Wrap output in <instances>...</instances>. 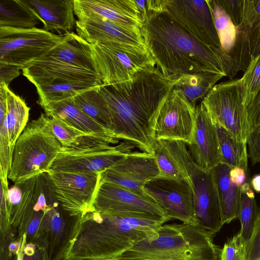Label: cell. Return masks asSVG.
Segmentation results:
<instances>
[{
  "mask_svg": "<svg viewBox=\"0 0 260 260\" xmlns=\"http://www.w3.org/2000/svg\"><path fill=\"white\" fill-rule=\"evenodd\" d=\"M99 87L84 91L72 100L85 114L114 134L112 118L106 102L98 90Z\"/></svg>",
  "mask_w": 260,
  "mask_h": 260,
  "instance_id": "f1b7e54d",
  "label": "cell"
},
{
  "mask_svg": "<svg viewBox=\"0 0 260 260\" xmlns=\"http://www.w3.org/2000/svg\"><path fill=\"white\" fill-rule=\"evenodd\" d=\"M143 189L170 219L196 224L194 192L191 183L158 176L146 182Z\"/></svg>",
  "mask_w": 260,
  "mask_h": 260,
  "instance_id": "9a60e30c",
  "label": "cell"
},
{
  "mask_svg": "<svg viewBox=\"0 0 260 260\" xmlns=\"http://www.w3.org/2000/svg\"><path fill=\"white\" fill-rule=\"evenodd\" d=\"M146 47L164 76L212 72L226 76L217 48L201 41L166 11L150 12L140 27Z\"/></svg>",
  "mask_w": 260,
  "mask_h": 260,
  "instance_id": "7a4b0ae2",
  "label": "cell"
},
{
  "mask_svg": "<svg viewBox=\"0 0 260 260\" xmlns=\"http://www.w3.org/2000/svg\"><path fill=\"white\" fill-rule=\"evenodd\" d=\"M241 200L238 218L241 223L239 232L247 241L252 233L255 223L260 213L257 206L254 193L249 182L241 188Z\"/></svg>",
  "mask_w": 260,
  "mask_h": 260,
  "instance_id": "d590c367",
  "label": "cell"
},
{
  "mask_svg": "<svg viewBox=\"0 0 260 260\" xmlns=\"http://www.w3.org/2000/svg\"><path fill=\"white\" fill-rule=\"evenodd\" d=\"M41 175L19 182L22 190L21 200L16 206L8 211L10 225L14 233L19 238L25 234L34 212Z\"/></svg>",
  "mask_w": 260,
  "mask_h": 260,
  "instance_id": "4316f807",
  "label": "cell"
},
{
  "mask_svg": "<svg viewBox=\"0 0 260 260\" xmlns=\"http://www.w3.org/2000/svg\"><path fill=\"white\" fill-rule=\"evenodd\" d=\"M35 15L49 32H73L76 28L74 0H26Z\"/></svg>",
  "mask_w": 260,
  "mask_h": 260,
  "instance_id": "d4e9b609",
  "label": "cell"
},
{
  "mask_svg": "<svg viewBox=\"0 0 260 260\" xmlns=\"http://www.w3.org/2000/svg\"><path fill=\"white\" fill-rule=\"evenodd\" d=\"M176 81L154 67L142 70L128 81L100 86L98 90L107 104L117 139L152 154L155 119Z\"/></svg>",
  "mask_w": 260,
  "mask_h": 260,
  "instance_id": "6da1fadb",
  "label": "cell"
},
{
  "mask_svg": "<svg viewBox=\"0 0 260 260\" xmlns=\"http://www.w3.org/2000/svg\"><path fill=\"white\" fill-rule=\"evenodd\" d=\"M56 201L44 212L35 241L48 260H62L76 233L81 218L71 216Z\"/></svg>",
  "mask_w": 260,
  "mask_h": 260,
  "instance_id": "2e32d148",
  "label": "cell"
},
{
  "mask_svg": "<svg viewBox=\"0 0 260 260\" xmlns=\"http://www.w3.org/2000/svg\"><path fill=\"white\" fill-rule=\"evenodd\" d=\"M223 77L221 74L212 72L184 75L177 80L173 88L181 91L196 108L197 103L202 102L216 83Z\"/></svg>",
  "mask_w": 260,
  "mask_h": 260,
  "instance_id": "83f0119b",
  "label": "cell"
},
{
  "mask_svg": "<svg viewBox=\"0 0 260 260\" xmlns=\"http://www.w3.org/2000/svg\"><path fill=\"white\" fill-rule=\"evenodd\" d=\"M152 154L159 170V176L186 180L192 184V176L199 167L192 158L185 142L154 140Z\"/></svg>",
  "mask_w": 260,
  "mask_h": 260,
  "instance_id": "ffe728a7",
  "label": "cell"
},
{
  "mask_svg": "<svg viewBox=\"0 0 260 260\" xmlns=\"http://www.w3.org/2000/svg\"><path fill=\"white\" fill-rule=\"evenodd\" d=\"M260 258V213L246 244V260Z\"/></svg>",
  "mask_w": 260,
  "mask_h": 260,
  "instance_id": "60d3db41",
  "label": "cell"
},
{
  "mask_svg": "<svg viewBox=\"0 0 260 260\" xmlns=\"http://www.w3.org/2000/svg\"><path fill=\"white\" fill-rule=\"evenodd\" d=\"M102 84L92 82L69 81L53 83L36 86L39 94L38 103H45L71 99L87 90L96 88Z\"/></svg>",
  "mask_w": 260,
  "mask_h": 260,
  "instance_id": "1f68e13d",
  "label": "cell"
},
{
  "mask_svg": "<svg viewBox=\"0 0 260 260\" xmlns=\"http://www.w3.org/2000/svg\"><path fill=\"white\" fill-rule=\"evenodd\" d=\"M94 211L128 214L166 222L170 220L151 199L144 198L116 184L101 180L93 202Z\"/></svg>",
  "mask_w": 260,
  "mask_h": 260,
  "instance_id": "4fadbf2b",
  "label": "cell"
},
{
  "mask_svg": "<svg viewBox=\"0 0 260 260\" xmlns=\"http://www.w3.org/2000/svg\"><path fill=\"white\" fill-rule=\"evenodd\" d=\"M256 260H260V258H258V259H256Z\"/></svg>",
  "mask_w": 260,
  "mask_h": 260,
  "instance_id": "816d5d0a",
  "label": "cell"
},
{
  "mask_svg": "<svg viewBox=\"0 0 260 260\" xmlns=\"http://www.w3.org/2000/svg\"><path fill=\"white\" fill-rule=\"evenodd\" d=\"M137 147L124 141L116 146L101 144L74 148L62 147L51 170L55 171L101 173L125 159Z\"/></svg>",
  "mask_w": 260,
  "mask_h": 260,
  "instance_id": "8fae6325",
  "label": "cell"
},
{
  "mask_svg": "<svg viewBox=\"0 0 260 260\" xmlns=\"http://www.w3.org/2000/svg\"><path fill=\"white\" fill-rule=\"evenodd\" d=\"M53 196L71 216L82 217L94 211L93 202L101 182V173L64 172L44 173Z\"/></svg>",
  "mask_w": 260,
  "mask_h": 260,
  "instance_id": "30bf717a",
  "label": "cell"
},
{
  "mask_svg": "<svg viewBox=\"0 0 260 260\" xmlns=\"http://www.w3.org/2000/svg\"><path fill=\"white\" fill-rule=\"evenodd\" d=\"M202 102L214 125L247 143L251 126L241 78L216 84Z\"/></svg>",
  "mask_w": 260,
  "mask_h": 260,
  "instance_id": "ba28073f",
  "label": "cell"
},
{
  "mask_svg": "<svg viewBox=\"0 0 260 260\" xmlns=\"http://www.w3.org/2000/svg\"><path fill=\"white\" fill-rule=\"evenodd\" d=\"M7 93V113L5 119L8 131L9 143L13 152L16 142L27 124L29 108L25 102L9 87Z\"/></svg>",
  "mask_w": 260,
  "mask_h": 260,
  "instance_id": "d6a6232c",
  "label": "cell"
},
{
  "mask_svg": "<svg viewBox=\"0 0 260 260\" xmlns=\"http://www.w3.org/2000/svg\"><path fill=\"white\" fill-rule=\"evenodd\" d=\"M22 260H48L45 249L35 242L25 243Z\"/></svg>",
  "mask_w": 260,
  "mask_h": 260,
  "instance_id": "ee69618b",
  "label": "cell"
},
{
  "mask_svg": "<svg viewBox=\"0 0 260 260\" xmlns=\"http://www.w3.org/2000/svg\"><path fill=\"white\" fill-rule=\"evenodd\" d=\"M246 108L251 131L260 126V87Z\"/></svg>",
  "mask_w": 260,
  "mask_h": 260,
  "instance_id": "7bdbcfd3",
  "label": "cell"
},
{
  "mask_svg": "<svg viewBox=\"0 0 260 260\" xmlns=\"http://www.w3.org/2000/svg\"><path fill=\"white\" fill-rule=\"evenodd\" d=\"M21 68L8 64L0 63V84H5L8 86L14 78L20 74Z\"/></svg>",
  "mask_w": 260,
  "mask_h": 260,
  "instance_id": "bcb514c9",
  "label": "cell"
},
{
  "mask_svg": "<svg viewBox=\"0 0 260 260\" xmlns=\"http://www.w3.org/2000/svg\"><path fill=\"white\" fill-rule=\"evenodd\" d=\"M215 236L200 225L166 224L153 239L139 242L121 255V260H220L221 249Z\"/></svg>",
  "mask_w": 260,
  "mask_h": 260,
  "instance_id": "277c9868",
  "label": "cell"
},
{
  "mask_svg": "<svg viewBox=\"0 0 260 260\" xmlns=\"http://www.w3.org/2000/svg\"><path fill=\"white\" fill-rule=\"evenodd\" d=\"M195 113L194 129L188 149L199 168L210 171L221 161L216 128L202 102L196 106Z\"/></svg>",
  "mask_w": 260,
  "mask_h": 260,
  "instance_id": "d6986e66",
  "label": "cell"
},
{
  "mask_svg": "<svg viewBox=\"0 0 260 260\" xmlns=\"http://www.w3.org/2000/svg\"><path fill=\"white\" fill-rule=\"evenodd\" d=\"M49 118L52 131L62 147L82 148L98 145L110 144L102 139L88 135L56 117Z\"/></svg>",
  "mask_w": 260,
  "mask_h": 260,
  "instance_id": "836d02e7",
  "label": "cell"
},
{
  "mask_svg": "<svg viewBox=\"0 0 260 260\" xmlns=\"http://www.w3.org/2000/svg\"><path fill=\"white\" fill-rule=\"evenodd\" d=\"M89 45L102 85L128 81L142 70L156 66L145 48L115 43Z\"/></svg>",
  "mask_w": 260,
  "mask_h": 260,
  "instance_id": "52a82bcc",
  "label": "cell"
},
{
  "mask_svg": "<svg viewBox=\"0 0 260 260\" xmlns=\"http://www.w3.org/2000/svg\"><path fill=\"white\" fill-rule=\"evenodd\" d=\"M231 19L233 23L239 27L243 16L244 0H216Z\"/></svg>",
  "mask_w": 260,
  "mask_h": 260,
  "instance_id": "ab89813d",
  "label": "cell"
},
{
  "mask_svg": "<svg viewBox=\"0 0 260 260\" xmlns=\"http://www.w3.org/2000/svg\"><path fill=\"white\" fill-rule=\"evenodd\" d=\"M74 12L78 20L98 17L136 28L142 24L135 0H74Z\"/></svg>",
  "mask_w": 260,
  "mask_h": 260,
  "instance_id": "44dd1931",
  "label": "cell"
},
{
  "mask_svg": "<svg viewBox=\"0 0 260 260\" xmlns=\"http://www.w3.org/2000/svg\"><path fill=\"white\" fill-rule=\"evenodd\" d=\"M13 152L10 143L6 120L0 122V179L8 181Z\"/></svg>",
  "mask_w": 260,
  "mask_h": 260,
  "instance_id": "74e56055",
  "label": "cell"
},
{
  "mask_svg": "<svg viewBox=\"0 0 260 260\" xmlns=\"http://www.w3.org/2000/svg\"><path fill=\"white\" fill-rule=\"evenodd\" d=\"M61 147L49 117L42 113L27 123L17 139L8 178L16 184L49 172Z\"/></svg>",
  "mask_w": 260,
  "mask_h": 260,
  "instance_id": "8992f818",
  "label": "cell"
},
{
  "mask_svg": "<svg viewBox=\"0 0 260 260\" xmlns=\"http://www.w3.org/2000/svg\"><path fill=\"white\" fill-rule=\"evenodd\" d=\"M22 71L35 86L69 81L102 85L89 44L74 32L71 38L31 62Z\"/></svg>",
  "mask_w": 260,
  "mask_h": 260,
  "instance_id": "5b68a950",
  "label": "cell"
},
{
  "mask_svg": "<svg viewBox=\"0 0 260 260\" xmlns=\"http://www.w3.org/2000/svg\"><path fill=\"white\" fill-rule=\"evenodd\" d=\"M159 176L153 154L136 151L101 173V180L116 184L149 199L151 198L144 193L143 187L146 182Z\"/></svg>",
  "mask_w": 260,
  "mask_h": 260,
  "instance_id": "ac0fdd59",
  "label": "cell"
},
{
  "mask_svg": "<svg viewBox=\"0 0 260 260\" xmlns=\"http://www.w3.org/2000/svg\"><path fill=\"white\" fill-rule=\"evenodd\" d=\"M241 79L247 107L260 87V54L251 60Z\"/></svg>",
  "mask_w": 260,
  "mask_h": 260,
  "instance_id": "8d00e7d4",
  "label": "cell"
},
{
  "mask_svg": "<svg viewBox=\"0 0 260 260\" xmlns=\"http://www.w3.org/2000/svg\"><path fill=\"white\" fill-rule=\"evenodd\" d=\"M246 244L247 241L239 232L225 242L220 260H246Z\"/></svg>",
  "mask_w": 260,
  "mask_h": 260,
  "instance_id": "f35d334b",
  "label": "cell"
},
{
  "mask_svg": "<svg viewBox=\"0 0 260 260\" xmlns=\"http://www.w3.org/2000/svg\"><path fill=\"white\" fill-rule=\"evenodd\" d=\"M164 223L132 215L89 213L81 218L73 241L62 260L115 258L140 242L155 238Z\"/></svg>",
  "mask_w": 260,
  "mask_h": 260,
  "instance_id": "3957f363",
  "label": "cell"
},
{
  "mask_svg": "<svg viewBox=\"0 0 260 260\" xmlns=\"http://www.w3.org/2000/svg\"><path fill=\"white\" fill-rule=\"evenodd\" d=\"M78 36L89 44L115 43L147 48L140 28L124 27L98 17L76 21Z\"/></svg>",
  "mask_w": 260,
  "mask_h": 260,
  "instance_id": "603a6c76",
  "label": "cell"
},
{
  "mask_svg": "<svg viewBox=\"0 0 260 260\" xmlns=\"http://www.w3.org/2000/svg\"><path fill=\"white\" fill-rule=\"evenodd\" d=\"M191 180L196 224L215 236L223 224L211 171H204L199 168Z\"/></svg>",
  "mask_w": 260,
  "mask_h": 260,
  "instance_id": "7402d4cb",
  "label": "cell"
},
{
  "mask_svg": "<svg viewBox=\"0 0 260 260\" xmlns=\"http://www.w3.org/2000/svg\"><path fill=\"white\" fill-rule=\"evenodd\" d=\"M206 1L219 40L218 58L226 76L233 79L238 72L245 71L251 61L248 39L216 0Z\"/></svg>",
  "mask_w": 260,
  "mask_h": 260,
  "instance_id": "7c38bea8",
  "label": "cell"
},
{
  "mask_svg": "<svg viewBox=\"0 0 260 260\" xmlns=\"http://www.w3.org/2000/svg\"><path fill=\"white\" fill-rule=\"evenodd\" d=\"M250 186L255 191L260 192V174H256L252 177Z\"/></svg>",
  "mask_w": 260,
  "mask_h": 260,
  "instance_id": "681fc988",
  "label": "cell"
},
{
  "mask_svg": "<svg viewBox=\"0 0 260 260\" xmlns=\"http://www.w3.org/2000/svg\"><path fill=\"white\" fill-rule=\"evenodd\" d=\"M195 109L181 91L173 88L156 116L154 140H176L189 144L194 129Z\"/></svg>",
  "mask_w": 260,
  "mask_h": 260,
  "instance_id": "5bb4252c",
  "label": "cell"
},
{
  "mask_svg": "<svg viewBox=\"0 0 260 260\" xmlns=\"http://www.w3.org/2000/svg\"><path fill=\"white\" fill-rule=\"evenodd\" d=\"M248 173L240 167H234L230 171V178L232 182L241 188L245 183L249 182Z\"/></svg>",
  "mask_w": 260,
  "mask_h": 260,
  "instance_id": "7dc6e473",
  "label": "cell"
},
{
  "mask_svg": "<svg viewBox=\"0 0 260 260\" xmlns=\"http://www.w3.org/2000/svg\"><path fill=\"white\" fill-rule=\"evenodd\" d=\"M73 34L56 35L36 27H0V63L16 66L22 70L71 38Z\"/></svg>",
  "mask_w": 260,
  "mask_h": 260,
  "instance_id": "9c48e42d",
  "label": "cell"
},
{
  "mask_svg": "<svg viewBox=\"0 0 260 260\" xmlns=\"http://www.w3.org/2000/svg\"><path fill=\"white\" fill-rule=\"evenodd\" d=\"M8 87L5 84H0V122L6 117L7 113V93Z\"/></svg>",
  "mask_w": 260,
  "mask_h": 260,
  "instance_id": "c3c4849f",
  "label": "cell"
},
{
  "mask_svg": "<svg viewBox=\"0 0 260 260\" xmlns=\"http://www.w3.org/2000/svg\"><path fill=\"white\" fill-rule=\"evenodd\" d=\"M219 144L221 164L240 167L248 173L247 143L238 140L223 127L215 125Z\"/></svg>",
  "mask_w": 260,
  "mask_h": 260,
  "instance_id": "4dcf8cb0",
  "label": "cell"
},
{
  "mask_svg": "<svg viewBox=\"0 0 260 260\" xmlns=\"http://www.w3.org/2000/svg\"><path fill=\"white\" fill-rule=\"evenodd\" d=\"M231 169L220 163L211 170L223 225L238 218L241 200V188L230 178Z\"/></svg>",
  "mask_w": 260,
  "mask_h": 260,
  "instance_id": "484cf974",
  "label": "cell"
},
{
  "mask_svg": "<svg viewBox=\"0 0 260 260\" xmlns=\"http://www.w3.org/2000/svg\"><path fill=\"white\" fill-rule=\"evenodd\" d=\"M239 27L247 37L252 60L260 54V0H244Z\"/></svg>",
  "mask_w": 260,
  "mask_h": 260,
  "instance_id": "e575fe53",
  "label": "cell"
},
{
  "mask_svg": "<svg viewBox=\"0 0 260 260\" xmlns=\"http://www.w3.org/2000/svg\"><path fill=\"white\" fill-rule=\"evenodd\" d=\"M164 10L198 39L219 48L218 34L206 1L165 0Z\"/></svg>",
  "mask_w": 260,
  "mask_h": 260,
  "instance_id": "e0dca14e",
  "label": "cell"
},
{
  "mask_svg": "<svg viewBox=\"0 0 260 260\" xmlns=\"http://www.w3.org/2000/svg\"><path fill=\"white\" fill-rule=\"evenodd\" d=\"M41 106L47 116L56 117L88 135L109 144H115L119 141L112 132L98 124L77 107L72 98L45 103Z\"/></svg>",
  "mask_w": 260,
  "mask_h": 260,
  "instance_id": "cb8c5ba5",
  "label": "cell"
},
{
  "mask_svg": "<svg viewBox=\"0 0 260 260\" xmlns=\"http://www.w3.org/2000/svg\"><path fill=\"white\" fill-rule=\"evenodd\" d=\"M44 212L34 208V212L27 225L25 233L26 243L34 242L36 238Z\"/></svg>",
  "mask_w": 260,
  "mask_h": 260,
  "instance_id": "f6af8a7d",
  "label": "cell"
},
{
  "mask_svg": "<svg viewBox=\"0 0 260 260\" xmlns=\"http://www.w3.org/2000/svg\"><path fill=\"white\" fill-rule=\"evenodd\" d=\"M247 145L248 155L252 165L260 162V126L252 130L249 134Z\"/></svg>",
  "mask_w": 260,
  "mask_h": 260,
  "instance_id": "b9f144b4",
  "label": "cell"
},
{
  "mask_svg": "<svg viewBox=\"0 0 260 260\" xmlns=\"http://www.w3.org/2000/svg\"><path fill=\"white\" fill-rule=\"evenodd\" d=\"M40 21L26 0H0V27L31 28Z\"/></svg>",
  "mask_w": 260,
  "mask_h": 260,
  "instance_id": "f546056e",
  "label": "cell"
},
{
  "mask_svg": "<svg viewBox=\"0 0 260 260\" xmlns=\"http://www.w3.org/2000/svg\"><path fill=\"white\" fill-rule=\"evenodd\" d=\"M86 260H121V259L112 258V259H86Z\"/></svg>",
  "mask_w": 260,
  "mask_h": 260,
  "instance_id": "f907efd6",
  "label": "cell"
}]
</instances>
